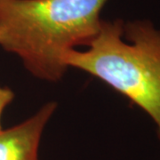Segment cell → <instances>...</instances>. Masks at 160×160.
Here are the masks:
<instances>
[{"label":"cell","mask_w":160,"mask_h":160,"mask_svg":"<svg viewBox=\"0 0 160 160\" xmlns=\"http://www.w3.org/2000/svg\"><path fill=\"white\" fill-rule=\"evenodd\" d=\"M57 103L44 104L22 123L0 131V160H39L38 149L43 132Z\"/></svg>","instance_id":"3957f363"},{"label":"cell","mask_w":160,"mask_h":160,"mask_svg":"<svg viewBox=\"0 0 160 160\" xmlns=\"http://www.w3.org/2000/svg\"><path fill=\"white\" fill-rule=\"evenodd\" d=\"M86 50L65 54L68 68L102 80L144 110L160 142V29L149 20H102Z\"/></svg>","instance_id":"7a4b0ae2"},{"label":"cell","mask_w":160,"mask_h":160,"mask_svg":"<svg viewBox=\"0 0 160 160\" xmlns=\"http://www.w3.org/2000/svg\"><path fill=\"white\" fill-rule=\"evenodd\" d=\"M109 0H0V46L35 78L61 80L65 54L98 34Z\"/></svg>","instance_id":"6da1fadb"},{"label":"cell","mask_w":160,"mask_h":160,"mask_svg":"<svg viewBox=\"0 0 160 160\" xmlns=\"http://www.w3.org/2000/svg\"><path fill=\"white\" fill-rule=\"evenodd\" d=\"M14 98V93L10 88L6 86H0V131L2 130L1 119L2 115L6 108L12 102Z\"/></svg>","instance_id":"277c9868"}]
</instances>
